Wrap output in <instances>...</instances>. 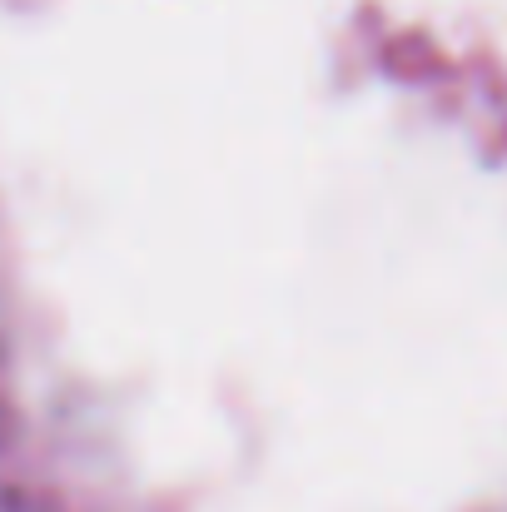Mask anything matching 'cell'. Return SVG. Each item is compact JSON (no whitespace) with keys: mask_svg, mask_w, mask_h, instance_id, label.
I'll use <instances>...</instances> for the list:
<instances>
[]
</instances>
